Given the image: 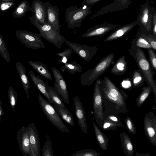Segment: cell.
<instances>
[{
    "mask_svg": "<svg viewBox=\"0 0 156 156\" xmlns=\"http://www.w3.org/2000/svg\"><path fill=\"white\" fill-rule=\"evenodd\" d=\"M102 96L115 105L117 109L122 108L126 113V101L127 95L120 90L107 76L101 81L100 86Z\"/></svg>",
    "mask_w": 156,
    "mask_h": 156,
    "instance_id": "cell-1",
    "label": "cell"
},
{
    "mask_svg": "<svg viewBox=\"0 0 156 156\" xmlns=\"http://www.w3.org/2000/svg\"><path fill=\"white\" fill-rule=\"evenodd\" d=\"M115 54L111 53L102 58L93 68L88 70L80 75L83 86H89L103 74L114 63Z\"/></svg>",
    "mask_w": 156,
    "mask_h": 156,
    "instance_id": "cell-2",
    "label": "cell"
},
{
    "mask_svg": "<svg viewBox=\"0 0 156 156\" xmlns=\"http://www.w3.org/2000/svg\"><path fill=\"white\" fill-rule=\"evenodd\" d=\"M92 9L91 6L86 5L83 2L80 8L76 6L67 7L65 15L68 29L80 27L82 21L92 13Z\"/></svg>",
    "mask_w": 156,
    "mask_h": 156,
    "instance_id": "cell-3",
    "label": "cell"
},
{
    "mask_svg": "<svg viewBox=\"0 0 156 156\" xmlns=\"http://www.w3.org/2000/svg\"><path fill=\"white\" fill-rule=\"evenodd\" d=\"M30 23L39 30L42 37L52 43L53 45L61 48L65 41V38L48 24H41L34 16L29 17Z\"/></svg>",
    "mask_w": 156,
    "mask_h": 156,
    "instance_id": "cell-4",
    "label": "cell"
},
{
    "mask_svg": "<svg viewBox=\"0 0 156 156\" xmlns=\"http://www.w3.org/2000/svg\"><path fill=\"white\" fill-rule=\"evenodd\" d=\"M136 62L140 70L142 73L145 80L150 87L154 96L156 103V83L153 76L152 71L144 51L137 48L135 54Z\"/></svg>",
    "mask_w": 156,
    "mask_h": 156,
    "instance_id": "cell-5",
    "label": "cell"
},
{
    "mask_svg": "<svg viewBox=\"0 0 156 156\" xmlns=\"http://www.w3.org/2000/svg\"><path fill=\"white\" fill-rule=\"evenodd\" d=\"M38 98L44 114L50 122L62 132L69 133V130L55 111L53 105L44 99L40 94H38Z\"/></svg>",
    "mask_w": 156,
    "mask_h": 156,
    "instance_id": "cell-6",
    "label": "cell"
},
{
    "mask_svg": "<svg viewBox=\"0 0 156 156\" xmlns=\"http://www.w3.org/2000/svg\"><path fill=\"white\" fill-rule=\"evenodd\" d=\"M16 34L19 41L29 48L35 50L45 48L41 39L42 36L40 34L20 30L16 31Z\"/></svg>",
    "mask_w": 156,
    "mask_h": 156,
    "instance_id": "cell-7",
    "label": "cell"
},
{
    "mask_svg": "<svg viewBox=\"0 0 156 156\" xmlns=\"http://www.w3.org/2000/svg\"><path fill=\"white\" fill-rule=\"evenodd\" d=\"M156 12L154 9L147 3H145L141 7L137 20L138 25L147 32H149L152 28V17Z\"/></svg>",
    "mask_w": 156,
    "mask_h": 156,
    "instance_id": "cell-8",
    "label": "cell"
},
{
    "mask_svg": "<svg viewBox=\"0 0 156 156\" xmlns=\"http://www.w3.org/2000/svg\"><path fill=\"white\" fill-rule=\"evenodd\" d=\"M66 43L73 51L86 61L89 62L98 51L96 45L93 47L71 42L65 39Z\"/></svg>",
    "mask_w": 156,
    "mask_h": 156,
    "instance_id": "cell-9",
    "label": "cell"
},
{
    "mask_svg": "<svg viewBox=\"0 0 156 156\" xmlns=\"http://www.w3.org/2000/svg\"><path fill=\"white\" fill-rule=\"evenodd\" d=\"M51 70L53 73L55 80L53 87L63 100L69 105V99L67 85L62 73L58 69L53 66L51 67Z\"/></svg>",
    "mask_w": 156,
    "mask_h": 156,
    "instance_id": "cell-10",
    "label": "cell"
},
{
    "mask_svg": "<svg viewBox=\"0 0 156 156\" xmlns=\"http://www.w3.org/2000/svg\"><path fill=\"white\" fill-rule=\"evenodd\" d=\"M47 23L53 29L60 34L61 25L59 19V10L58 7L53 5L48 1L44 2Z\"/></svg>",
    "mask_w": 156,
    "mask_h": 156,
    "instance_id": "cell-11",
    "label": "cell"
},
{
    "mask_svg": "<svg viewBox=\"0 0 156 156\" xmlns=\"http://www.w3.org/2000/svg\"><path fill=\"white\" fill-rule=\"evenodd\" d=\"M144 125L146 136L151 143L156 146V117L153 112L145 114Z\"/></svg>",
    "mask_w": 156,
    "mask_h": 156,
    "instance_id": "cell-12",
    "label": "cell"
},
{
    "mask_svg": "<svg viewBox=\"0 0 156 156\" xmlns=\"http://www.w3.org/2000/svg\"><path fill=\"white\" fill-rule=\"evenodd\" d=\"M17 139L20 149L24 156H34L30 145L27 127L23 126L19 129Z\"/></svg>",
    "mask_w": 156,
    "mask_h": 156,
    "instance_id": "cell-13",
    "label": "cell"
},
{
    "mask_svg": "<svg viewBox=\"0 0 156 156\" xmlns=\"http://www.w3.org/2000/svg\"><path fill=\"white\" fill-rule=\"evenodd\" d=\"M132 0H114L111 3L102 7L93 15L90 19L98 17L108 12L123 10L127 8Z\"/></svg>",
    "mask_w": 156,
    "mask_h": 156,
    "instance_id": "cell-14",
    "label": "cell"
},
{
    "mask_svg": "<svg viewBox=\"0 0 156 156\" xmlns=\"http://www.w3.org/2000/svg\"><path fill=\"white\" fill-rule=\"evenodd\" d=\"M101 81L98 79L95 80L93 93V107L96 119H100L103 121V99L100 88Z\"/></svg>",
    "mask_w": 156,
    "mask_h": 156,
    "instance_id": "cell-15",
    "label": "cell"
},
{
    "mask_svg": "<svg viewBox=\"0 0 156 156\" xmlns=\"http://www.w3.org/2000/svg\"><path fill=\"white\" fill-rule=\"evenodd\" d=\"M117 25L108 23L105 21L102 24L89 28L82 35V37L88 38L92 37H102L109 34Z\"/></svg>",
    "mask_w": 156,
    "mask_h": 156,
    "instance_id": "cell-16",
    "label": "cell"
},
{
    "mask_svg": "<svg viewBox=\"0 0 156 156\" xmlns=\"http://www.w3.org/2000/svg\"><path fill=\"white\" fill-rule=\"evenodd\" d=\"M74 105L79 126L84 133L87 134L88 127L85 110L77 96H76L74 99Z\"/></svg>",
    "mask_w": 156,
    "mask_h": 156,
    "instance_id": "cell-17",
    "label": "cell"
},
{
    "mask_svg": "<svg viewBox=\"0 0 156 156\" xmlns=\"http://www.w3.org/2000/svg\"><path fill=\"white\" fill-rule=\"evenodd\" d=\"M27 127L29 131L30 142L34 156H40V142L36 126L34 123H31Z\"/></svg>",
    "mask_w": 156,
    "mask_h": 156,
    "instance_id": "cell-18",
    "label": "cell"
},
{
    "mask_svg": "<svg viewBox=\"0 0 156 156\" xmlns=\"http://www.w3.org/2000/svg\"><path fill=\"white\" fill-rule=\"evenodd\" d=\"M44 2L40 0H34L30 6V10L34 13L36 19L41 24L47 23Z\"/></svg>",
    "mask_w": 156,
    "mask_h": 156,
    "instance_id": "cell-19",
    "label": "cell"
},
{
    "mask_svg": "<svg viewBox=\"0 0 156 156\" xmlns=\"http://www.w3.org/2000/svg\"><path fill=\"white\" fill-rule=\"evenodd\" d=\"M137 25L138 23L136 20L117 28L110 34L104 40V42L113 41L123 37Z\"/></svg>",
    "mask_w": 156,
    "mask_h": 156,
    "instance_id": "cell-20",
    "label": "cell"
},
{
    "mask_svg": "<svg viewBox=\"0 0 156 156\" xmlns=\"http://www.w3.org/2000/svg\"><path fill=\"white\" fill-rule=\"evenodd\" d=\"M29 73L31 80L36 86L37 89L42 94L46 97L48 101L51 104L53 105L48 94L47 88V84L37 75V76L31 70H29Z\"/></svg>",
    "mask_w": 156,
    "mask_h": 156,
    "instance_id": "cell-21",
    "label": "cell"
},
{
    "mask_svg": "<svg viewBox=\"0 0 156 156\" xmlns=\"http://www.w3.org/2000/svg\"><path fill=\"white\" fill-rule=\"evenodd\" d=\"M16 69L18 73L23 87L26 93L28 99L30 95L28 90L30 88L29 80L26 72L24 66L23 64L19 62H17L16 64Z\"/></svg>",
    "mask_w": 156,
    "mask_h": 156,
    "instance_id": "cell-22",
    "label": "cell"
},
{
    "mask_svg": "<svg viewBox=\"0 0 156 156\" xmlns=\"http://www.w3.org/2000/svg\"><path fill=\"white\" fill-rule=\"evenodd\" d=\"M28 63L39 74L47 79L52 80L50 73L44 63L39 61L31 60L29 61Z\"/></svg>",
    "mask_w": 156,
    "mask_h": 156,
    "instance_id": "cell-23",
    "label": "cell"
},
{
    "mask_svg": "<svg viewBox=\"0 0 156 156\" xmlns=\"http://www.w3.org/2000/svg\"><path fill=\"white\" fill-rule=\"evenodd\" d=\"M120 139L123 152L126 156H133L134 151L132 143L126 133L123 132L120 134Z\"/></svg>",
    "mask_w": 156,
    "mask_h": 156,
    "instance_id": "cell-24",
    "label": "cell"
},
{
    "mask_svg": "<svg viewBox=\"0 0 156 156\" xmlns=\"http://www.w3.org/2000/svg\"><path fill=\"white\" fill-rule=\"evenodd\" d=\"M127 69V64L125 56L123 55L114 63L110 72L115 75H122L126 72Z\"/></svg>",
    "mask_w": 156,
    "mask_h": 156,
    "instance_id": "cell-25",
    "label": "cell"
},
{
    "mask_svg": "<svg viewBox=\"0 0 156 156\" xmlns=\"http://www.w3.org/2000/svg\"><path fill=\"white\" fill-rule=\"evenodd\" d=\"M94 132L97 141L101 149L104 151L107 149L109 139L92 121Z\"/></svg>",
    "mask_w": 156,
    "mask_h": 156,
    "instance_id": "cell-26",
    "label": "cell"
},
{
    "mask_svg": "<svg viewBox=\"0 0 156 156\" xmlns=\"http://www.w3.org/2000/svg\"><path fill=\"white\" fill-rule=\"evenodd\" d=\"M55 111L60 117L69 125L74 126L75 123L72 114L67 108H64L55 104H53Z\"/></svg>",
    "mask_w": 156,
    "mask_h": 156,
    "instance_id": "cell-27",
    "label": "cell"
},
{
    "mask_svg": "<svg viewBox=\"0 0 156 156\" xmlns=\"http://www.w3.org/2000/svg\"><path fill=\"white\" fill-rule=\"evenodd\" d=\"M30 6L26 0H23L20 2L12 13V16L15 18H20L24 16L29 10Z\"/></svg>",
    "mask_w": 156,
    "mask_h": 156,
    "instance_id": "cell-28",
    "label": "cell"
},
{
    "mask_svg": "<svg viewBox=\"0 0 156 156\" xmlns=\"http://www.w3.org/2000/svg\"><path fill=\"white\" fill-rule=\"evenodd\" d=\"M47 88L49 97L53 102V104H55L64 108H66L59 95L55 88L53 87L49 86L47 84Z\"/></svg>",
    "mask_w": 156,
    "mask_h": 156,
    "instance_id": "cell-29",
    "label": "cell"
},
{
    "mask_svg": "<svg viewBox=\"0 0 156 156\" xmlns=\"http://www.w3.org/2000/svg\"><path fill=\"white\" fill-rule=\"evenodd\" d=\"M83 67L80 64L75 60L70 63H66L62 66L61 68L62 71L64 72L67 70L71 74H73L76 72H81Z\"/></svg>",
    "mask_w": 156,
    "mask_h": 156,
    "instance_id": "cell-30",
    "label": "cell"
},
{
    "mask_svg": "<svg viewBox=\"0 0 156 156\" xmlns=\"http://www.w3.org/2000/svg\"><path fill=\"white\" fill-rule=\"evenodd\" d=\"M145 81L143 75L140 70H136L133 73L132 87L137 88L143 85Z\"/></svg>",
    "mask_w": 156,
    "mask_h": 156,
    "instance_id": "cell-31",
    "label": "cell"
},
{
    "mask_svg": "<svg viewBox=\"0 0 156 156\" xmlns=\"http://www.w3.org/2000/svg\"><path fill=\"white\" fill-rule=\"evenodd\" d=\"M151 91V88L149 85L147 87H142V92L136 99V105L138 107H140L144 102L149 96Z\"/></svg>",
    "mask_w": 156,
    "mask_h": 156,
    "instance_id": "cell-32",
    "label": "cell"
},
{
    "mask_svg": "<svg viewBox=\"0 0 156 156\" xmlns=\"http://www.w3.org/2000/svg\"><path fill=\"white\" fill-rule=\"evenodd\" d=\"M52 141L48 135L46 136L45 141L42 151V156H53Z\"/></svg>",
    "mask_w": 156,
    "mask_h": 156,
    "instance_id": "cell-33",
    "label": "cell"
},
{
    "mask_svg": "<svg viewBox=\"0 0 156 156\" xmlns=\"http://www.w3.org/2000/svg\"><path fill=\"white\" fill-rule=\"evenodd\" d=\"M0 55L7 62L10 61V55L8 51L5 43L0 32Z\"/></svg>",
    "mask_w": 156,
    "mask_h": 156,
    "instance_id": "cell-34",
    "label": "cell"
},
{
    "mask_svg": "<svg viewBox=\"0 0 156 156\" xmlns=\"http://www.w3.org/2000/svg\"><path fill=\"white\" fill-rule=\"evenodd\" d=\"M72 50L71 48H68L65 49L62 52L56 54L55 55L61 57V58L58 60V63L60 64L67 63L72 54Z\"/></svg>",
    "mask_w": 156,
    "mask_h": 156,
    "instance_id": "cell-35",
    "label": "cell"
},
{
    "mask_svg": "<svg viewBox=\"0 0 156 156\" xmlns=\"http://www.w3.org/2000/svg\"><path fill=\"white\" fill-rule=\"evenodd\" d=\"M103 121V128L104 129L110 131L115 129L118 127L124 126L123 124H120L107 118L104 119Z\"/></svg>",
    "mask_w": 156,
    "mask_h": 156,
    "instance_id": "cell-36",
    "label": "cell"
},
{
    "mask_svg": "<svg viewBox=\"0 0 156 156\" xmlns=\"http://www.w3.org/2000/svg\"><path fill=\"white\" fill-rule=\"evenodd\" d=\"M7 94L13 112L14 113L17 101V93L12 87H10L9 88Z\"/></svg>",
    "mask_w": 156,
    "mask_h": 156,
    "instance_id": "cell-37",
    "label": "cell"
},
{
    "mask_svg": "<svg viewBox=\"0 0 156 156\" xmlns=\"http://www.w3.org/2000/svg\"><path fill=\"white\" fill-rule=\"evenodd\" d=\"M101 153L91 149H83L77 151L71 156H99Z\"/></svg>",
    "mask_w": 156,
    "mask_h": 156,
    "instance_id": "cell-38",
    "label": "cell"
},
{
    "mask_svg": "<svg viewBox=\"0 0 156 156\" xmlns=\"http://www.w3.org/2000/svg\"><path fill=\"white\" fill-rule=\"evenodd\" d=\"M126 126L129 132L130 133L135 134L136 133V127L134 126L131 119L129 117H127L125 120Z\"/></svg>",
    "mask_w": 156,
    "mask_h": 156,
    "instance_id": "cell-39",
    "label": "cell"
},
{
    "mask_svg": "<svg viewBox=\"0 0 156 156\" xmlns=\"http://www.w3.org/2000/svg\"><path fill=\"white\" fill-rule=\"evenodd\" d=\"M136 44L137 48H152L149 43L144 38L140 36L137 39Z\"/></svg>",
    "mask_w": 156,
    "mask_h": 156,
    "instance_id": "cell-40",
    "label": "cell"
},
{
    "mask_svg": "<svg viewBox=\"0 0 156 156\" xmlns=\"http://www.w3.org/2000/svg\"><path fill=\"white\" fill-rule=\"evenodd\" d=\"M150 60L154 70L156 71V55L154 51L151 48H147Z\"/></svg>",
    "mask_w": 156,
    "mask_h": 156,
    "instance_id": "cell-41",
    "label": "cell"
},
{
    "mask_svg": "<svg viewBox=\"0 0 156 156\" xmlns=\"http://www.w3.org/2000/svg\"><path fill=\"white\" fill-rule=\"evenodd\" d=\"M140 36L145 39L149 43L153 49L155 50H156V37L151 35H147L144 34H141Z\"/></svg>",
    "mask_w": 156,
    "mask_h": 156,
    "instance_id": "cell-42",
    "label": "cell"
},
{
    "mask_svg": "<svg viewBox=\"0 0 156 156\" xmlns=\"http://www.w3.org/2000/svg\"><path fill=\"white\" fill-rule=\"evenodd\" d=\"M13 1H1L0 2V10L2 11H5L11 8L15 4V2Z\"/></svg>",
    "mask_w": 156,
    "mask_h": 156,
    "instance_id": "cell-43",
    "label": "cell"
},
{
    "mask_svg": "<svg viewBox=\"0 0 156 156\" xmlns=\"http://www.w3.org/2000/svg\"><path fill=\"white\" fill-rule=\"evenodd\" d=\"M121 85L124 88L128 89L132 87V80L130 78L125 79L122 82Z\"/></svg>",
    "mask_w": 156,
    "mask_h": 156,
    "instance_id": "cell-44",
    "label": "cell"
},
{
    "mask_svg": "<svg viewBox=\"0 0 156 156\" xmlns=\"http://www.w3.org/2000/svg\"><path fill=\"white\" fill-rule=\"evenodd\" d=\"M152 30L154 36L156 37V12L153 14L152 17Z\"/></svg>",
    "mask_w": 156,
    "mask_h": 156,
    "instance_id": "cell-45",
    "label": "cell"
},
{
    "mask_svg": "<svg viewBox=\"0 0 156 156\" xmlns=\"http://www.w3.org/2000/svg\"><path fill=\"white\" fill-rule=\"evenodd\" d=\"M101 0H84L83 2L86 5L92 6Z\"/></svg>",
    "mask_w": 156,
    "mask_h": 156,
    "instance_id": "cell-46",
    "label": "cell"
},
{
    "mask_svg": "<svg viewBox=\"0 0 156 156\" xmlns=\"http://www.w3.org/2000/svg\"><path fill=\"white\" fill-rule=\"evenodd\" d=\"M2 102L0 99V122L1 121V117L4 115V112L2 106Z\"/></svg>",
    "mask_w": 156,
    "mask_h": 156,
    "instance_id": "cell-47",
    "label": "cell"
},
{
    "mask_svg": "<svg viewBox=\"0 0 156 156\" xmlns=\"http://www.w3.org/2000/svg\"><path fill=\"white\" fill-rule=\"evenodd\" d=\"M136 156H151V155L147 153L145 154H140L138 152H136L135 154Z\"/></svg>",
    "mask_w": 156,
    "mask_h": 156,
    "instance_id": "cell-48",
    "label": "cell"
},
{
    "mask_svg": "<svg viewBox=\"0 0 156 156\" xmlns=\"http://www.w3.org/2000/svg\"><path fill=\"white\" fill-rule=\"evenodd\" d=\"M14 0H0L1 1H9Z\"/></svg>",
    "mask_w": 156,
    "mask_h": 156,
    "instance_id": "cell-49",
    "label": "cell"
}]
</instances>
